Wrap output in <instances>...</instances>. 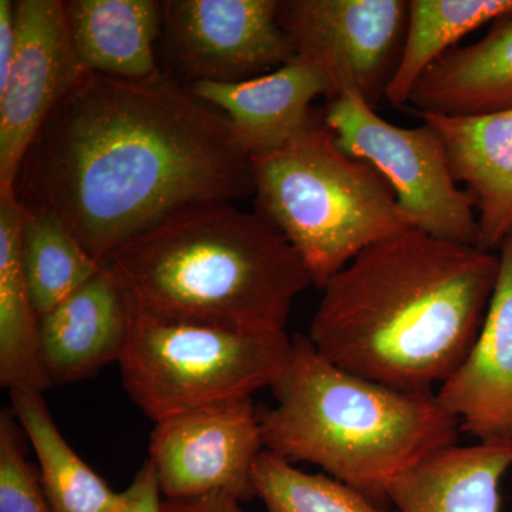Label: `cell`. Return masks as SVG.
I'll use <instances>...</instances> for the list:
<instances>
[{
  "label": "cell",
  "mask_w": 512,
  "mask_h": 512,
  "mask_svg": "<svg viewBox=\"0 0 512 512\" xmlns=\"http://www.w3.org/2000/svg\"><path fill=\"white\" fill-rule=\"evenodd\" d=\"M15 192L104 265L171 215L254 197V181L231 121L188 87L87 73L30 144Z\"/></svg>",
  "instance_id": "1"
},
{
  "label": "cell",
  "mask_w": 512,
  "mask_h": 512,
  "mask_svg": "<svg viewBox=\"0 0 512 512\" xmlns=\"http://www.w3.org/2000/svg\"><path fill=\"white\" fill-rule=\"evenodd\" d=\"M500 255L414 228L363 249L322 288L308 338L333 365L433 393L476 343Z\"/></svg>",
  "instance_id": "2"
},
{
  "label": "cell",
  "mask_w": 512,
  "mask_h": 512,
  "mask_svg": "<svg viewBox=\"0 0 512 512\" xmlns=\"http://www.w3.org/2000/svg\"><path fill=\"white\" fill-rule=\"evenodd\" d=\"M107 264L134 312L237 329L285 330L293 303L312 285L279 229L232 202L171 215Z\"/></svg>",
  "instance_id": "3"
},
{
  "label": "cell",
  "mask_w": 512,
  "mask_h": 512,
  "mask_svg": "<svg viewBox=\"0 0 512 512\" xmlns=\"http://www.w3.org/2000/svg\"><path fill=\"white\" fill-rule=\"evenodd\" d=\"M275 406L259 412L266 451L311 463L387 507L397 478L454 446L460 423L436 394L393 389L333 365L308 336L271 387Z\"/></svg>",
  "instance_id": "4"
},
{
  "label": "cell",
  "mask_w": 512,
  "mask_h": 512,
  "mask_svg": "<svg viewBox=\"0 0 512 512\" xmlns=\"http://www.w3.org/2000/svg\"><path fill=\"white\" fill-rule=\"evenodd\" d=\"M254 210L279 229L322 289L363 249L414 222L372 165L313 119L285 146L251 158Z\"/></svg>",
  "instance_id": "5"
},
{
  "label": "cell",
  "mask_w": 512,
  "mask_h": 512,
  "mask_svg": "<svg viewBox=\"0 0 512 512\" xmlns=\"http://www.w3.org/2000/svg\"><path fill=\"white\" fill-rule=\"evenodd\" d=\"M291 349L285 330L228 328L134 312L117 363L128 397L157 423L271 389Z\"/></svg>",
  "instance_id": "6"
},
{
  "label": "cell",
  "mask_w": 512,
  "mask_h": 512,
  "mask_svg": "<svg viewBox=\"0 0 512 512\" xmlns=\"http://www.w3.org/2000/svg\"><path fill=\"white\" fill-rule=\"evenodd\" d=\"M322 120L346 154L382 175L414 227L443 241L477 247L476 205L458 187L446 146L430 124L393 126L352 89L329 100Z\"/></svg>",
  "instance_id": "7"
},
{
  "label": "cell",
  "mask_w": 512,
  "mask_h": 512,
  "mask_svg": "<svg viewBox=\"0 0 512 512\" xmlns=\"http://www.w3.org/2000/svg\"><path fill=\"white\" fill-rule=\"evenodd\" d=\"M278 23L295 50L372 107L386 97L402 57L409 0H279Z\"/></svg>",
  "instance_id": "8"
},
{
  "label": "cell",
  "mask_w": 512,
  "mask_h": 512,
  "mask_svg": "<svg viewBox=\"0 0 512 512\" xmlns=\"http://www.w3.org/2000/svg\"><path fill=\"white\" fill-rule=\"evenodd\" d=\"M148 461L164 500L256 498L254 470L265 451L252 397L202 407L157 421Z\"/></svg>",
  "instance_id": "9"
},
{
  "label": "cell",
  "mask_w": 512,
  "mask_h": 512,
  "mask_svg": "<svg viewBox=\"0 0 512 512\" xmlns=\"http://www.w3.org/2000/svg\"><path fill=\"white\" fill-rule=\"evenodd\" d=\"M163 32L192 83H238L295 56L278 23L279 0H167Z\"/></svg>",
  "instance_id": "10"
},
{
  "label": "cell",
  "mask_w": 512,
  "mask_h": 512,
  "mask_svg": "<svg viewBox=\"0 0 512 512\" xmlns=\"http://www.w3.org/2000/svg\"><path fill=\"white\" fill-rule=\"evenodd\" d=\"M15 10V62L0 83V190L15 188L47 117L89 73L74 49L62 0H18Z\"/></svg>",
  "instance_id": "11"
},
{
  "label": "cell",
  "mask_w": 512,
  "mask_h": 512,
  "mask_svg": "<svg viewBox=\"0 0 512 512\" xmlns=\"http://www.w3.org/2000/svg\"><path fill=\"white\" fill-rule=\"evenodd\" d=\"M436 396L478 441L512 443V238L500 249V274L476 343Z\"/></svg>",
  "instance_id": "12"
},
{
  "label": "cell",
  "mask_w": 512,
  "mask_h": 512,
  "mask_svg": "<svg viewBox=\"0 0 512 512\" xmlns=\"http://www.w3.org/2000/svg\"><path fill=\"white\" fill-rule=\"evenodd\" d=\"M197 99L221 111L249 158L272 153L309 127L312 101L332 99L328 76L308 57L295 55L274 72L238 83H192Z\"/></svg>",
  "instance_id": "13"
},
{
  "label": "cell",
  "mask_w": 512,
  "mask_h": 512,
  "mask_svg": "<svg viewBox=\"0 0 512 512\" xmlns=\"http://www.w3.org/2000/svg\"><path fill=\"white\" fill-rule=\"evenodd\" d=\"M133 315L119 276L104 264L87 284L40 316L43 363L52 384L80 382L119 362Z\"/></svg>",
  "instance_id": "14"
},
{
  "label": "cell",
  "mask_w": 512,
  "mask_h": 512,
  "mask_svg": "<svg viewBox=\"0 0 512 512\" xmlns=\"http://www.w3.org/2000/svg\"><path fill=\"white\" fill-rule=\"evenodd\" d=\"M417 116L439 133L451 173L473 198L477 248L500 251L512 229V110L466 119Z\"/></svg>",
  "instance_id": "15"
},
{
  "label": "cell",
  "mask_w": 512,
  "mask_h": 512,
  "mask_svg": "<svg viewBox=\"0 0 512 512\" xmlns=\"http://www.w3.org/2000/svg\"><path fill=\"white\" fill-rule=\"evenodd\" d=\"M416 114L481 117L512 110V16L466 47L436 60L414 86Z\"/></svg>",
  "instance_id": "16"
},
{
  "label": "cell",
  "mask_w": 512,
  "mask_h": 512,
  "mask_svg": "<svg viewBox=\"0 0 512 512\" xmlns=\"http://www.w3.org/2000/svg\"><path fill=\"white\" fill-rule=\"evenodd\" d=\"M512 467V443L478 441L437 451L394 481L399 512H501V483Z\"/></svg>",
  "instance_id": "17"
},
{
  "label": "cell",
  "mask_w": 512,
  "mask_h": 512,
  "mask_svg": "<svg viewBox=\"0 0 512 512\" xmlns=\"http://www.w3.org/2000/svg\"><path fill=\"white\" fill-rule=\"evenodd\" d=\"M77 56L89 73L114 79H150L160 73L154 43L163 32L156 0H64Z\"/></svg>",
  "instance_id": "18"
},
{
  "label": "cell",
  "mask_w": 512,
  "mask_h": 512,
  "mask_svg": "<svg viewBox=\"0 0 512 512\" xmlns=\"http://www.w3.org/2000/svg\"><path fill=\"white\" fill-rule=\"evenodd\" d=\"M23 207L15 188L0 190V386L45 392L53 386L40 342V316L22 261Z\"/></svg>",
  "instance_id": "19"
},
{
  "label": "cell",
  "mask_w": 512,
  "mask_h": 512,
  "mask_svg": "<svg viewBox=\"0 0 512 512\" xmlns=\"http://www.w3.org/2000/svg\"><path fill=\"white\" fill-rule=\"evenodd\" d=\"M13 414L32 444L53 512H120L123 495L89 467L60 433L42 392L12 390Z\"/></svg>",
  "instance_id": "20"
},
{
  "label": "cell",
  "mask_w": 512,
  "mask_h": 512,
  "mask_svg": "<svg viewBox=\"0 0 512 512\" xmlns=\"http://www.w3.org/2000/svg\"><path fill=\"white\" fill-rule=\"evenodd\" d=\"M510 16L512 0H409L402 57L384 99L397 109L406 106L423 73L458 40Z\"/></svg>",
  "instance_id": "21"
},
{
  "label": "cell",
  "mask_w": 512,
  "mask_h": 512,
  "mask_svg": "<svg viewBox=\"0 0 512 512\" xmlns=\"http://www.w3.org/2000/svg\"><path fill=\"white\" fill-rule=\"evenodd\" d=\"M22 261L39 316L52 311L103 268L66 225L52 215L25 207Z\"/></svg>",
  "instance_id": "22"
},
{
  "label": "cell",
  "mask_w": 512,
  "mask_h": 512,
  "mask_svg": "<svg viewBox=\"0 0 512 512\" xmlns=\"http://www.w3.org/2000/svg\"><path fill=\"white\" fill-rule=\"evenodd\" d=\"M254 484L256 498L268 512H399L335 478L305 473L266 450L256 461Z\"/></svg>",
  "instance_id": "23"
},
{
  "label": "cell",
  "mask_w": 512,
  "mask_h": 512,
  "mask_svg": "<svg viewBox=\"0 0 512 512\" xmlns=\"http://www.w3.org/2000/svg\"><path fill=\"white\" fill-rule=\"evenodd\" d=\"M12 409L0 413V512H53Z\"/></svg>",
  "instance_id": "24"
},
{
  "label": "cell",
  "mask_w": 512,
  "mask_h": 512,
  "mask_svg": "<svg viewBox=\"0 0 512 512\" xmlns=\"http://www.w3.org/2000/svg\"><path fill=\"white\" fill-rule=\"evenodd\" d=\"M121 495L123 505L120 512H163L160 484L153 464L148 460Z\"/></svg>",
  "instance_id": "25"
},
{
  "label": "cell",
  "mask_w": 512,
  "mask_h": 512,
  "mask_svg": "<svg viewBox=\"0 0 512 512\" xmlns=\"http://www.w3.org/2000/svg\"><path fill=\"white\" fill-rule=\"evenodd\" d=\"M18 29L15 2L0 0V83L8 79L16 57Z\"/></svg>",
  "instance_id": "26"
},
{
  "label": "cell",
  "mask_w": 512,
  "mask_h": 512,
  "mask_svg": "<svg viewBox=\"0 0 512 512\" xmlns=\"http://www.w3.org/2000/svg\"><path fill=\"white\" fill-rule=\"evenodd\" d=\"M163 512H245L241 503L225 497L178 498L164 500Z\"/></svg>",
  "instance_id": "27"
},
{
  "label": "cell",
  "mask_w": 512,
  "mask_h": 512,
  "mask_svg": "<svg viewBox=\"0 0 512 512\" xmlns=\"http://www.w3.org/2000/svg\"><path fill=\"white\" fill-rule=\"evenodd\" d=\"M508 238H512V229H511L510 235H508Z\"/></svg>",
  "instance_id": "28"
}]
</instances>
